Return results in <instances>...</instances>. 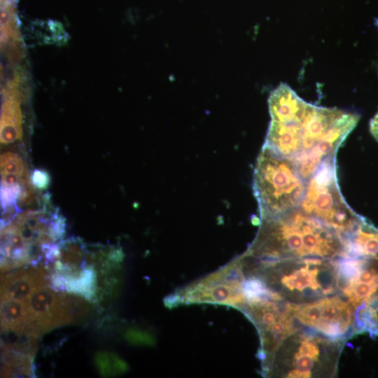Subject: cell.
<instances>
[{
    "label": "cell",
    "instance_id": "obj_1",
    "mask_svg": "<svg viewBox=\"0 0 378 378\" xmlns=\"http://www.w3.org/2000/svg\"><path fill=\"white\" fill-rule=\"evenodd\" d=\"M271 121L264 145L290 160L307 181L356 127L357 113L317 106L281 83L269 99Z\"/></svg>",
    "mask_w": 378,
    "mask_h": 378
},
{
    "label": "cell",
    "instance_id": "obj_2",
    "mask_svg": "<svg viewBox=\"0 0 378 378\" xmlns=\"http://www.w3.org/2000/svg\"><path fill=\"white\" fill-rule=\"evenodd\" d=\"M245 253L260 260L348 255L343 237L300 207L261 219L257 235Z\"/></svg>",
    "mask_w": 378,
    "mask_h": 378
},
{
    "label": "cell",
    "instance_id": "obj_3",
    "mask_svg": "<svg viewBox=\"0 0 378 378\" xmlns=\"http://www.w3.org/2000/svg\"><path fill=\"white\" fill-rule=\"evenodd\" d=\"M340 258H319L260 260L246 255V272L261 279L285 303L304 304L341 295L337 287Z\"/></svg>",
    "mask_w": 378,
    "mask_h": 378
},
{
    "label": "cell",
    "instance_id": "obj_4",
    "mask_svg": "<svg viewBox=\"0 0 378 378\" xmlns=\"http://www.w3.org/2000/svg\"><path fill=\"white\" fill-rule=\"evenodd\" d=\"M306 187L307 181L290 160L263 145L253 176V190L260 219L299 208Z\"/></svg>",
    "mask_w": 378,
    "mask_h": 378
},
{
    "label": "cell",
    "instance_id": "obj_5",
    "mask_svg": "<svg viewBox=\"0 0 378 378\" xmlns=\"http://www.w3.org/2000/svg\"><path fill=\"white\" fill-rule=\"evenodd\" d=\"M300 209L343 238L354 232L363 219L348 206L342 195L337 178L336 156L327 158L307 181Z\"/></svg>",
    "mask_w": 378,
    "mask_h": 378
},
{
    "label": "cell",
    "instance_id": "obj_6",
    "mask_svg": "<svg viewBox=\"0 0 378 378\" xmlns=\"http://www.w3.org/2000/svg\"><path fill=\"white\" fill-rule=\"evenodd\" d=\"M30 321L39 333L74 323L66 294L50 286L36 289L27 300Z\"/></svg>",
    "mask_w": 378,
    "mask_h": 378
},
{
    "label": "cell",
    "instance_id": "obj_7",
    "mask_svg": "<svg viewBox=\"0 0 378 378\" xmlns=\"http://www.w3.org/2000/svg\"><path fill=\"white\" fill-rule=\"evenodd\" d=\"M45 266L16 270L1 276V299L27 301L38 288L50 284Z\"/></svg>",
    "mask_w": 378,
    "mask_h": 378
},
{
    "label": "cell",
    "instance_id": "obj_8",
    "mask_svg": "<svg viewBox=\"0 0 378 378\" xmlns=\"http://www.w3.org/2000/svg\"><path fill=\"white\" fill-rule=\"evenodd\" d=\"M29 264L28 245L12 224L1 229V269L6 272Z\"/></svg>",
    "mask_w": 378,
    "mask_h": 378
},
{
    "label": "cell",
    "instance_id": "obj_9",
    "mask_svg": "<svg viewBox=\"0 0 378 378\" xmlns=\"http://www.w3.org/2000/svg\"><path fill=\"white\" fill-rule=\"evenodd\" d=\"M66 291L80 296L90 302L97 301V272L94 265H88L78 274L65 276Z\"/></svg>",
    "mask_w": 378,
    "mask_h": 378
},
{
    "label": "cell",
    "instance_id": "obj_10",
    "mask_svg": "<svg viewBox=\"0 0 378 378\" xmlns=\"http://www.w3.org/2000/svg\"><path fill=\"white\" fill-rule=\"evenodd\" d=\"M29 320L27 301L1 299V329H20Z\"/></svg>",
    "mask_w": 378,
    "mask_h": 378
},
{
    "label": "cell",
    "instance_id": "obj_11",
    "mask_svg": "<svg viewBox=\"0 0 378 378\" xmlns=\"http://www.w3.org/2000/svg\"><path fill=\"white\" fill-rule=\"evenodd\" d=\"M1 186L20 185L28 173L21 158L16 153L5 152L1 155Z\"/></svg>",
    "mask_w": 378,
    "mask_h": 378
},
{
    "label": "cell",
    "instance_id": "obj_12",
    "mask_svg": "<svg viewBox=\"0 0 378 378\" xmlns=\"http://www.w3.org/2000/svg\"><path fill=\"white\" fill-rule=\"evenodd\" d=\"M94 361L99 374L104 377L119 375L128 370L127 364L121 358L106 351H98Z\"/></svg>",
    "mask_w": 378,
    "mask_h": 378
},
{
    "label": "cell",
    "instance_id": "obj_13",
    "mask_svg": "<svg viewBox=\"0 0 378 378\" xmlns=\"http://www.w3.org/2000/svg\"><path fill=\"white\" fill-rule=\"evenodd\" d=\"M125 340L132 345L153 346L155 340L149 331L139 328H130L125 331Z\"/></svg>",
    "mask_w": 378,
    "mask_h": 378
},
{
    "label": "cell",
    "instance_id": "obj_14",
    "mask_svg": "<svg viewBox=\"0 0 378 378\" xmlns=\"http://www.w3.org/2000/svg\"><path fill=\"white\" fill-rule=\"evenodd\" d=\"M22 130L21 127L10 125H1V143L7 144L21 139Z\"/></svg>",
    "mask_w": 378,
    "mask_h": 378
},
{
    "label": "cell",
    "instance_id": "obj_15",
    "mask_svg": "<svg viewBox=\"0 0 378 378\" xmlns=\"http://www.w3.org/2000/svg\"><path fill=\"white\" fill-rule=\"evenodd\" d=\"M30 179L34 188L38 190H46L49 186L50 177L43 169H34L30 174Z\"/></svg>",
    "mask_w": 378,
    "mask_h": 378
},
{
    "label": "cell",
    "instance_id": "obj_16",
    "mask_svg": "<svg viewBox=\"0 0 378 378\" xmlns=\"http://www.w3.org/2000/svg\"><path fill=\"white\" fill-rule=\"evenodd\" d=\"M370 131L374 138L378 141V112L370 122Z\"/></svg>",
    "mask_w": 378,
    "mask_h": 378
}]
</instances>
